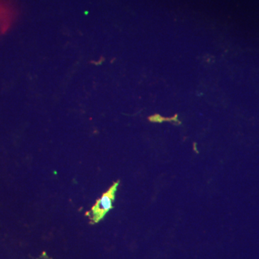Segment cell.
Here are the masks:
<instances>
[{
    "instance_id": "1",
    "label": "cell",
    "mask_w": 259,
    "mask_h": 259,
    "mask_svg": "<svg viewBox=\"0 0 259 259\" xmlns=\"http://www.w3.org/2000/svg\"><path fill=\"white\" fill-rule=\"evenodd\" d=\"M119 182H115L101 197L97 201L96 204L92 207L91 210L87 213L93 223L102 221L107 212L113 207L112 203L115 198V193L118 187Z\"/></svg>"
},
{
    "instance_id": "2",
    "label": "cell",
    "mask_w": 259,
    "mask_h": 259,
    "mask_svg": "<svg viewBox=\"0 0 259 259\" xmlns=\"http://www.w3.org/2000/svg\"><path fill=\"white\" fill-rule=\"evenodd\" d=\"M8 15H9V12L7 10V8H5V6H3V5L0 4V21L6 20Z\"/></svg>"
}]
</instances>
